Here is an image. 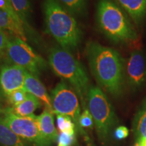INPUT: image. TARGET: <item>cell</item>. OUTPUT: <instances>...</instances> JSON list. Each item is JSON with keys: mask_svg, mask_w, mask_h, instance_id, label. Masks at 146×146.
Masks as SVG:
<instances>
[{"mask_svg": "<svg viewBox=\"0 0 146 146\" xmlns=\"http://www.w3.org/2000/svg\"><path fill=\"white\" fill-rule=\"evenodd\" d=\"M23 88L25 89L27 93L33 95L40 101L43 102L44 104L45 108H47L52 112H54L51 97L47 92L44 85L41 83L37 76L34 75L32 73L27 70Z\"/></svg>", "mask_w": 146, "mask_h": 146, "instance_id": "cell-11", "label": "cell"}, {"mask_svg": "<svg viewBox=\"0 0 146 146\" xmlns=\"http://www.w3.org/2000/svg\"><path fill=\"white\" fill-rule=\"evenodd\" d=\"M48 60L49 64L56 75L68 81L79 97L83 110L88 108L87 95L91 87L88 74L83 65L70 51L62 47L51 49Z\"/></svg>", "mask_w": 146, "mask_h": 146, "instance_id": "cell-3", "label": "cell"}, {"mask_svg": "<svg viewBox=\"0 0 146 146\" xmlns=\"http://www.w3.org/2000/svg\"><path fill=\"white\" fill-rule=\"evenodd\" d=\"M72 15L83 16L86 13L87 0H56Z\"/></svg>", "mask_w": 146, "mask_h": 146, "instance_id": "cell-19", "label": "cell"}, {"mask_svg": "<svg viewBox=\"0 0 146 146\" xmlns=\"http://www.w3.org/2000/svg\"><path fill=\"white\" fill-rule=\"evenodd\" d=\"M27 70L15 64H4L0 70V87L4 96L23 89Z\"/></svg>", "mask_w": 146, "mask_h": 146, "instance_id": "cell-10", "label": "cell"}, {"mask_svg": "<svg viewBox=\"0 0 146 146\" xmlns=\"http://www.w3.org/2000/svg\"><path fill=\"white\" fill-rule=\"evenodd\" d=\"M1 118L11 130L31 145L51 146L53 143L42 134L35 115L20 116L12 112L10 108H7Z\"/></svg>", "mask_w": 146, "mask_h": 146, "instance_id": "cell-7", "label": "cell"}, {"mask_svg": "<svg viewBox=\"0 0 146 146\" xmlns=\"http://www.w3.org/2000/svg\"><path fill=\"white\" fill-rule=\"evenodd\" d=\"M86 54L93 75L108 93L115 98L123 94L125 62L120 53L95 41L89 42Z\"/></svg>", "mask_w": 146, "mask_h": 146, "instance_id": "cell-1", "label": "cell"}, {"mask_svg": "<svg viewBox=\"0 0 146 146\" xmlns=\"http://www.w3.org/2000/svg\"><path fill=\"white\" fill-rule=\"evenodd\" d=\"M5 52L12 64L19 66L34 75L39 76L46 68L45 60L36 54L26 41L19 38L14 36L9 39Z\"/></svg>", "mask_w": 146, "mask_h": 146, "instance_id": "cell-8", "label": "cell"}, {"mask_svg": "<svg viewBox=\"0 0 146 146\" xmlns=\"http://www.w3.org/2000/svg\"><path fill=\"white\" fill-rule=\"evenodd\" d=\"M57 126L58 129L60 132H63L64 129V125L66 115L57 114Z\"/></svg>", "mask_w": 146, "mask_h": 146, "instance_id": "cell-25", "label": "cell"}, {"mask_svg": "<svg viewBox=\"0 0 146 146\" xmlns=\"http://www.w3.org/2000/svg\"><path fill=\"white\" fill-rule=\"evenodd\" d=\"M43 9L47 32L61 47L75 50L81 43L82 33L72 14L56 0H43Z\"/></svg>", "mask_w": 146, "mask_h": 146, "instance_id": "cell-2", "label": "cell"}, {"mask_svg": "<svg viewBox=\"0 0 146 146\" xmlns=\"http://www.w3.org/2000/svg\"><path fill=\"white\" fill-rule=\"evenodd\" d=\"M0 146H31L14 133L0 118Z\"/></svg>", "mask_w": 146, "mask_h": 146, "instance_id": "cell-16", "label": "cell"}, {"mask_svg": "<svg viewBox=\"0 0 146 146\" xmlns=\"http://www.w3.org/2000/svg\"><path fill=\"white\" fill-rule=\"evenodd\" d=\"M87 108L92 115L99 139L106 142L113 128L118 124V118L112 104L100 87H90L87 95Z\"/></svg>", "mask_w": 146, "mask_h": 146, "instance_id": "cell-5", "label": "cell"}, {"mask_svg": "<svg viewBox=\"0 0 146 146\" xmlns=\"http://www.w3.org/2000/svg\"><path fill=\"white\" fill-rule=\"evenodd\" d=\"M94 122L92 115L89 109H85L81 114L79 118V125L82 129H92Z\"/></svg>", "mask_w": 146, "mask_h": 146, "instance_id": "cell-21", "label": "cell"}, {"mask_svg": "<svg viewBox=\"0 0 146 146\" xmlns=\"http://www.w3.org/2000/svg\"><path fill=\"white\" fill-rule=\"evenodd\" d=\"M11 4L21 19L25 29L30 30L31 26L29 23V19L31 12V0H10Z\"/></svg>", "mask_w": 146, "mask_h": 146, "instance_id": "cell-18", "label": "cell"}, {"mask_svg": "<svg viewBox=\"0 0 146 146\" xmlns=\"http://www.w3.org/2000/svg\"><path fill=\"white\" fill-rule=\"evenodd\" d=\"M119 6L139 26L146 16V0H115Z\"/></svg>", "mask_w": 146, "mask_h": 146, "instance_id": "cell-12", "label": "cell"}, {"mask_svg": "<svg viewBox=\"0 0 146 146\" xmlns=\"http://www.w3.org/2000/svg\"><path fill=\"white\" fill-rule=\"evenodd\" d=\"M135 146H143V145L142 143H137L136 145Z\"/></svg>", "mask_w": 146, "mask_h": 146, "instance_id": "cell-28", "label": "cell"}, {"mask_svg": "<svg viewBox=\"0 0 146 146\" xmlns=\"http://www.w3.org/2000/svg\"><path fill=\"white\" fill-rule=\"evenodd\" d=\"M0 29L8 31L15 37L27 42L25 26L21 20L16 19L1 10H0Z\"/></svg>", "mask_w": 146, "mask_h": 146, "instance_id": "cell-13", "label": "cell"}, {"mask_svg": "<svg viewBox=\"0 0 146 146\" xmlns=\"http://www.w3.org/2000/svg\"><path fill=\"white\" fill-rule=\"evenodd\" d=\"M114 137L117 140H123L129 135V129L124 126H120L115 129Z\"/></svg>", "mask_w": 146, "mask_h": 146, "instance_id": "cell-23", "label": "cell"}, {"mask_svg": "<svg viewBox=\"0 0 146 146\" xmlns=\"http://www.w3.org/2000/svg\"><path fill=\"white\" fill-rule=\"evenodd\" d=\"M9 39L5 33L1 29H0V55L5 51L7 45L8 44Z\"/></svg>", "mask_w": 146, "mask_h": 146, "instance_id": "cell-24", "label": "cell"}, {"mask_svg": "<svg viewBox=\"0 0 146 146\" xmlns=\"http://www.w3.org/2000/svg\"><path fill=\"white\" fill-rule=\"evenodd\" d=\"M53 114L54 112L45 108L39 116H36V121L42 134L51 142L54 143L57 141L58 135L54 125Z\"/></svg>", "mask_w": 146, "mask_h": 146, "instance_id": "cell-14", "label": "cell"}, {"mask_svg": "<svg viewBox=\"0 0 146 146\" xmlns=\"http://www.w3.org/2000/svg\"><path fill=\"white\" fill-rule=\"evenodd\" d=\"M41 101L33 95L27 93L25 101L16 106L10 108L11 111L20 116H29L33 114V112L41 107Z\"/></svg>", "mask_w": 146, "mask_h": 146, "instance_id": "cell-17", "label": "cell"}, {"mask_svg": "<svg viewBox=\"0 0 146 146\" xmlns=\"http://www.w3.org/2000/svg\"><path fill=\"white\" fill-rule=\"evenodd\" d=\"M3 96H4V95L3 94V92H2V91H1V87H0V98H1V97H3Z\"/></svg>", "mask_w": 146, "mask_h": 146, "instance_id": "cell-27", "label": "cell"}, {"mask_svg": "<svg viewBox=\"0 0 146 146\" xmlns=\"http://www.w3.org/2000/svg\"><path fill=\"white\" fill-rule=\"evenodd\" d=\"M50 97L54 113L69 116L75 125L76 133L89 141L87 133L80 127L81 106L78 96L74 89L64 81H61L51 91Z\"/></svg>", "mask_w": 146, "mask_h": 146, "instance_id": "cell-6", "label": "cell"}, {"mask_svg": "<svg viewBox=\"0 0 146 146\" xmlns=\"http://www.w3.org/2000/svg\"><path fill=\"white\" fill-rule=\"evenodd\" d=\"M143 145V146H146V142H145V143H142Z\"/></svg>", "mask_w": 146, "mask_h": 146, "instance_id": "cell-29", "label": "cell"}, {"mask_svg": "<svg viewBox=\"0 0 146 146\" xmlns=\"http://www.w3.org/2000/svg\"><path fill=\"white\" fill-rule=\"evenodd\" d=\"M58 146H74L76 143V135L60 132L58 137Z\"/></svg>", "mask_w": 146, "mask_h": 146, "instance_id": "cell-22", "label": "cell"}, {"mask_svg": "<svg viewBox=\"0 0 146 146\" xmlns=\"http://www.w3.org/2000/svg\"><path fill=\"white\" fill-rule=\"evenodd\" d=\"M125 79L133 91L138 90L146 82V57L143 52L134 50L125 64Z\"/></svg>", "mask_w": 146, "mask_h": 146, "instance_id": "cell-9", "label": "cell"}, {"mask_svg": "<svg viewBox=\"0 0 146 146\" xmlns=\"http://www.w3.org/2000/svg\"><path fill=\"white\" fill-rule=\"evenodd\" d=\"M97 21L102 32L115 43H134L139 39L127 16L112 0H100L97 7Z\"/></svg>", "mask_w": 146, "mask_h": 146, "instance_id": "cell-4", "label": "cell"}, {"mask_svg": "<svg viewBox=\"0 0 146 146\" xmlns=\"http://www.w3.org/2000/svg\"><path fill=\"white\" fill-rule=\"evenodd\" d=\"M27 96V92L25 89H19L17 90L13 91L9 96H7L8 102H10V104H12V107L16 106L22 103L26 99Z\"/></svg>", "mask_w": 146, "mask_h": 146, "instance_id": "cell-20", "label": "cell"}, {"mask_svg": "<svg viewBox=\"0 0 146 146\" xmlns=\"http://www.w3.org/2000/svg\"><path fill=\"white\" fill-rule=\"evenodd\" d=\"M4 111H5V109H3L2 106H1V105L0 104V118L2 117L3 113H4Z\"/></svg>", "mask_w": 146, "mask_h": 146, "instance_id": "cell-26", "label": "cell"}, {"mask_svg": "<svg viewBox=\"0 0 146 146\" xmlns=\"http://www.w3.org/2000/svg\"><path fill=\"white\" fill-rule=\"evenodd\" d=\"M133 131L137 143L146 142V98L135 116Z\"/></svg>", "mask_w": 146, "mask_h": 146, "instance_id": "cell-15", "label": "cell"}]
</instances>
